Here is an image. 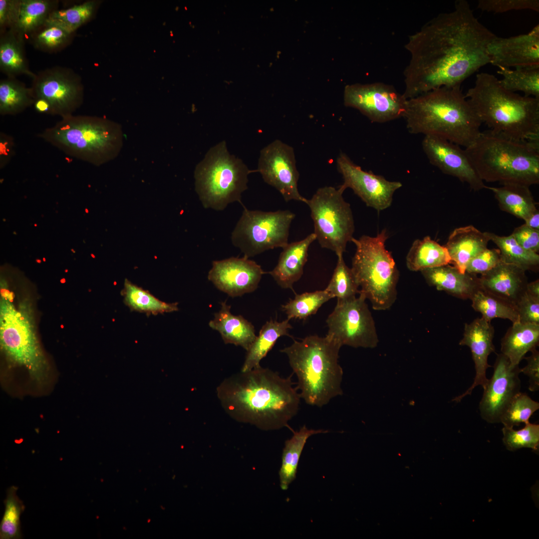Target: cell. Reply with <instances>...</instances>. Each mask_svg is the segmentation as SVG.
<instances>
[{"instance_id":"obj_49","label":"cell","mask_w":539,"mask_h":539,"mask_svg":"<svg viewBox=\"0 0 539 539\" xmlns=\"http://www.w3.org/2000/svg\"><path fill=\"white\" fill-rule=\"evenodd\" d=\"M515 306L520 322L539 324V298L531 295L525 290Z\"/></svg>"},{"instance_id":"obj_57","label":"cell","mask_w":539,"mask_h":539,"mask_svg":"<svg viewBox=\"0 0 539 539\" xmlns=\"http://www.w3.org/2000/svg\"><path fill=\"white\" fill-rule=\"evenodd\" d=\"M71 251H72V252L73 253H75V251H74V250H73V249H71Z\"/></svg>"},{"instance_id":"obj_6","label":"cell","mask_w":539,"mask_h":539,"mask_svg":"<svg viewBox=\"0 0 539 539\" xmlns=\"http://www.w3.org/2000/svg\"><path fill=\"white\" fill-rule=\"evenodd\" d=\"M465 150L483 182L529 187L539 183V144L514 140L489 130L481 132Z\"/></svg>"},{"instance_id":"obj_37","label":"cell","mask_w":539,"mask_h":539,"mask_svg":"<svg viewBox=\"0 0 539 539\" xmlns=\"http://www.w3.org/2000/svg\"><path fill=\"white\" fill-rule=\"evenodd\" d=\"M472 307L480 313L486 320L500 318L510 320L512 323L519 321L515 305L498 297L480 287L472 294Z\"/></svg>"},{"instance_id":"obj_31","label":"cell","mask_w":539,"mask_h":539,"mask_svg":"<svg viewBox=\"0 0 539 539\" xmlns=\"http://www.w3.org/2000/svg\"><path fill=\"white\" fill-rule=\"evenodd\" d=\"M486 189L493 192L502 210L524 221L537 210L529 186L510 184Z\"/></svg>"},{"instance_id":"obj_40","label":"cell","mask_w":539,"mask_h":539,"mask_svg":"<svg viewBox=\"0 0 539 539\" xmlns=\"http://www.w3.org/2000/svg\"><path fill=\"white\" fill-rule=\"evenodd\" d=\"M99 3L98 0H88L67 8L56 9L49 14L46 21L74 33L94 16Z\"/></svg>"},{"instance_id":"obj_43","label":"cell","mask_w":539,"mask_h":539,"mask_svg":"<svg viewBox=\"0 0 539 539\" xmlns=\"http://www.w3.org/2000/svg\"><path fill=\"white\" fill-rule=\"evenodd\" d=\"M74 34L54 24L45 21L29 36L34 47L50 53L58 51L66 47L71 42Z\"/></svg>"},{"instance_id":"obj_45","label":"cell","mask_w":539,"mask_h":539,"mask_svg":"<svg viewBox=\"0 0 539 539\" xmlns=\"http://www.w3.org/2000/svg\"><path fill=\"white\" fill-rule=\"evenodd\" d=\"M539 409V403L527 394L521 391L511 401L501 419L504 427L513 428L521 423L529 422L532 415Z\"/></svg>"},{"instance_id":"obj_52","label":"cell","mask_w":539,"mask_h":539,"mask_svg":"<svg viewBox=\"0 0 539 539\" xmlns=\"http://www.w3.org/2000/svg\"><path fill=\"white\" fill-rule=\"evenodd\" d=\"M531 352L530 356L524 358L527 364L520 371L529 378V390L536 392L539 390V352L535 349Z\"/></svg>"},{"instance_id":"obj_28","label":"cell","mask_w":539,"mask_h":539,"mask_svg":"<svg viewBox=\"0 0 539 539\" xmlns=\"http://www.w3.org/2000/svg\"><path fill=\"white\" fill-rule=\"evenodd\" d=\"M0 68L8 77L24 74L33 78L24 48V35L15 28L0 33Z\"/></svg>"},{"instance_id":"obj_15","label":"cell","mask_w":539,"mask_h":539,"mask_svg":"<svg viewBox=\"0 0 539 539\" xmlns=\"http://www.w3.org/2000/svg\"><path fill=\"white\" fill-rule=\"evenodd\" d=\"M31 88L34 98L49 103L52 115L62 118L73 114L83 103L81 78L68 68L55 66L40 71L32 78Z\"/></svg>"},{"instance_id":"obj_26","label":"cell","mask_w":539,"mask_h":539,"mask_svg":"<svg viewBox=\"0 0 539 539\" xmlns=\"http://www.w3.org/2000/svg\"><path fill=\"white\" fill-rule=\"evenodd\" d=\"M490 239L472 225L455 229L450 234L445 246L451 264L461 272H466L467 265L474 257L487 248Z\"/></svg>"},{"instance_id":"obj_2","label":"cell","mask_w":539,"mask_h":539,"mask_svg":"<svg viewBox=\"0 0 539 539\" xmlns=\"http://www.w3.org/2000/svg\"><path fill=\"white\" fill-rule=\"evenodd\" d=\"M217 394L232 418L266 431L288 427L301 399L291 376L283 378L261 366L226 378L217 388Z\"/></svg>"},{"instance_id":"obj_44","label":"cell","mask_w":539,"mask_h":539,"mask_svg":"<svg viewBox=\"0 0 539 539\" xmlns=\"http://www.w3.org/2000/svg\"><path fill=\"white\" fill-rule=\"evenodd\" d=\"M343 255L337 256V263L332 277L325 290L337 300L352 298L359 294V286L351 268L348 267Z\"/></svg>"},{"instance_id":"obj_47","label":"cell","mask_w":539,"mask_h":539,"mask_svg":"<svg viewBox=\"0 0 539 539\" xmlns=\"http://www.w3.org/2000/svg\"><path fill=\"white\" fill-rule=\"evenodd\" d=\"M477 7L483 10L502 13L513 10L539 11V0H479Z\"/></svg>"},{"instance_id":"obj_53","label":"cell","mask_w":539,"mask_h":539,"mask_svg":"<svg viewBox=\"0 0 539 539\" xmlns=\"http://www.w3.org/2000/svg\"><path fill=\"white\" fill-rule=\"evenodd\" d=\"M14 153V139L3 132L0 134V166L4 167L8 163Z\"/></svg>"},{"instance_id":"obj_16","label":"cell","mask_w":539,"mask_h":539,"mask_svg":"<svg viewBox=\"0 0 539 539\" xmlns=\"http://www.w3.org/2000/svg\"><path fill=\"white\" fill-rule=\"evenodd\" d=\"M256 170L265 182L280 193L285 202L294 200L306 204L307 199L298 191L299 174L291 146L278 139L270 143L261 150Z\"/></svg>"},{"instance_id":"obj_10","label":"cell","mask_w":539,"mask_h":539,"mask_svg":"<svg viewBox=\"0 0 539 539\" xmlns=\"http://www.w3.org/2000/svg\"><path fill=\"white\" fill-rule=\"evenodd\" d=\"M253 172L256 170L230 153L225 141L211 147L194 171L195 190L203 207L222 211L235 202L242 204V194Z\"/></svg>"},{"instance_id":"obj_34","label":"cell","mask_w":539,"mask_h":539,"mask_svg":"<svg viewBox=\"0 0 539 539\" xmlns=\"http://www.w3.org/2000/svg\"><path fill=\"white\" fill-rule=\"evenodd\" d=\"M121 293L124 303L131 311L156 315L179 310L177 302L163 301L127 279L125 280Z\"/></svg>"},{"instance_id":"obj_17","label":"cell","mask_w":539,"mask_h":539,"mask_svg":"<svg viewBox=\"0 0 539 539\" xmlns=\"http://www.w3.org/2000/svg\"><path fill=\"white\" fill-rule=\"evenodd\" d=\"M336 166L343 179L339 188L343 191L351 189L367 206L378 211L391 205L394 193L402 186L400 182L390 181L381 175L362 170L343 152L337 158Z\"/></svg>"},{"instance_id":"obj_22","label":"cell","mask_w":539,"mask_h":539,"mask_svg":"<svg viewBox=\"0 0 539 539\" xmlns=\"http://www.w3.org/2000/svg\"><path fill=\"white\" fill-rule=\"evenodd\" d=\"M494 329L488 321L483 317L477 318L470 323H465L463 338L459 345L468 346L471 351L475 364L476 374L473 384L465 392L455 397L453 401L459 402L467 395L472 394L474 389L481 386L486 387L489 379L486 376L489 356L495 351L493 344Z\"/></svg>"},{"instance_id":"obj_23","label":"cell","mask_w":539,"mask_h":539,"mask_svg":"<svg viewBox=\"0 0 539 539\" xmlns=\"http://www.w3.org/2000/svg\"><path fill=\"white\" fill-rule=\"evenodd\" d=\"M526 271L503 262L479 277L480 288L514 305L526 290Z\"/></svg>"},{"instance_id":"obj_46","label":"cell","mask_w":539,"mask_h":539,"mask_svg":"<svg viewBox=\"0 0 539 539\" xmlns=\"http://www.w3.org/2000/svg\"><path fill=\"white\" fill-rule=\"evenodd\" d=\"M503 442L506 449L515 451L523 448H531L537 451L539 446V425L528 422L522 429L515 430L513 428L504 427L502 429Z\"/></svg>"},{"instance_id":"obj_27","label":"cell","mask_w":539,"mask_h":539,"mask_svg":"<svg viewBox=\"0 0 539 539\" xmlns=\"http://www.w3.org/2000/svg\"><path fill=\"white\" fill-rule=\"evenodd\" d=\"M226 301L221 302L220 310L210 321V327L221 334L225 344L240 346L247 350L257 337L254 326L242 316L231 311Z\"/></svg>"},{"instance_id":"obj_55","label":"cell","mask_w":539,"mask_h":539,"mask_svg":"<svg viewBox=\"0 0 539 539\" xmlns=\"http://www.w3.org/2000/svg\"><path fill=\"white\" fill-rule=\"evenodd\" d=\"M527 226L529 227L539 231V212L537 209L532 213L525 221Z\"/></svg>"},{"instance_id":"obj_30","label":"cell","mask_w":539,"mask_h":539,"mask_svg":"<svg viewBox=\"0 0 539 539\" xmlns=\"http://www.w3.org/2000/svg\"><path fill=\"white\" fill-rule=\"evenodd\" d=\"M287 318L281 322L270 319L262 326L259 335L247 350V354L241 371L245 372L261 366V361L272 348L281 336H290L288 331L292 328Z\"/></svg>"},{"instance_id":"obj_8","label":"cell","mask_w":539,"mask_h":539,"mask_svg":"<svg viewBox=\"0 0 539 539\" xmlns=\"http://www.w3.org/2000/svg\"><path fill=\"white\" fill-rule=\"evenodd\" d=\"M389 236L383 229L375 237L363 235L351 240L356 247L351 270L359 293L368 299L373 309H389L397 299L399 273L391 255L385 247Z\"/></svg>"},{"instance_id":"obj_24","label":"cell","mask_w":539,"mask_h":539,"mask_svg":"<svg viewBox=\"0 0 539 539\" xmlns=\"http://www.w3.org/2000/svg\"><path fill=\"white\" fill-rule=\"evenodd\" d=\"M316 240L313 233L300 241L288 243L282 248L276 266L266 273L270 274L281 288L293 289V284L303 274L309 248Z\"/></svg>"},{"instance_id":"obj_20","label":"cell","mask_w":539,"mask_h":539,"mask_svg":"<svg viewBox=\"0 0 539 539\" xmlns=\"http://www.w3.org/2000/svg\"><path fill=\"white\" fill-rule=\"evenodd\" d=\"M266 273L255 262L244 257L214 261L208 279L220 290L231 297L252 292Z\"/></svg>"},{"instance_id":"obj_21","label":"cell","mask_w":539,"mask_h":539,"mask_svg":"<svg viewBox=\"0 0 539 539\" xmlns=\"http://www.w3.org/2000/svg\"><path fill=\"white\" fill-rule=\"evenodd\" d=\"M487 51L490 63L498 67L539 66V25L526 34L509 37L496 36Z\"/></svg>"},{"instance_id":"obj_38","label":"cell","mask_w":539,"mask_h":539,"mask_svg":"<svg viewBox=\"0 0 539 539\" xmlns=\"http://www.w3.org/2000/svg\"><path fill=\"white\" fill-rule=\"evenodd\" d=\"M498 68L497 72L503 76L499 82L505 89L513 92L521 91L526 96L539 99V66Z\"/></svg>"},{"instance_id":"obj_48","label":"cell","mask_w":539,"mask_h":539,"mask_svg":"<svg viewBox=\"0 0 539 539\" xmlns=\"http://www.w3.org/2000/svg\"><path fill=\"white\" fill-rule=\"evenodd\" d=\"M501 262V254L499 249L487 248L470 261L467 265L466 272L475 275H482L492 270Z\"/></svg>"},{"instance_id":"obj_9","label":"cell","mask_w":539,"mask_h":539,"mask_svg":"<svg viewBox=\"0 0 539 539\" xmlns=\"http://www.w3.org/2000/svg\"><path fill=\"white\" fill-rule=\"evenodd\" d=\"M13 295L1 289L0 299V341L7 359L13 364L24 367L38 382L46 377L47 363L40 347L30 301H20L16 307Z\"/></svg>"},{"instance_id":"obj_14","label":"cell","mask_w":539,"mask_h":539,"mask_svg":"<svg viewBox=\"0 0 539 539\" xmlns=\"http://www.w3.org/2000/svg\"><path fill=\"white\" fill-rule=\"evenodd\" d=\"M343 102L346 107L359 110L371 122L381 123L403 117L407 99L393 86L379 82L346 85Z\"/></svg>"},{"instance_id":"obj_12","label":"cell","mask_w":539,"mask_h":539,"mask_svg":"<svg viewBox=\"0 0 539 539\" xmlns=\"http://www.w3.org/2000/svg\"><path fill=\"white\" fill-rule=\"evenodd\" d=\"M295 215L289 210L265 212L244 207L231 234L233 245L247 258L288 243L290 226Z\"/></svg>"},{"instance_id":"obj_11","label":"cell","mask_w":539,"mask_h":539,"mask_svg":"<svg viewBox=\"0 0 539 539\" xmlns=\"http://www.w3.org/2000/svg\"><path fill=\"white\" fill-rule=\"evenodd\" d=\"M339 187L319 188L306 204L313 222L314 232L321 248L343 255L351 242L355 226L350 204L344 199Z\"/></svg>"},{"instance_id":"obj_19","label":"cell","mask_w":539,"mask_h":539,"mask_svg":"<svg viewBox=\"0 0 539 539\" xmlns=\"http://www.w3.org/2000/svg\"><path fill=\"white\" fill-rule=\"evenodd\" d=\"M422 145L430 163L443 173L466 183L475 191L486 189L465 150L460 146L433 136H425Z\"/></svg>"},{"instance_id":"obj_36","label":"cell","mask_w":539,"mask_h":539,"mask_svg":"<svg viewBox=\"0 0 539 539\" xmlns=\"http://www.w3.org/2000/svg\"><path fill=\"white\" fill-rule=\"evenodd\" d=\"M490 239L498 247L501 261L515 265L524 270L537 271L539 269V255L521 246L511 234L500 236L486 232Z\"/></svg>"},{"instance_id":"obj_42","label":"cell","mask_w":539,"mask_h":539,"mask_svg":"<svg viewBox=\"0 0 539 539\" xmlns=\"http://www.w3.org/2000/svg\"><path fill=\"white\" fill-rule=\"evenodd\" d=\"M18 488L9 487L4 501L5 511L0 524V539H19L22 538L20 517L25 509L23 502L16 495Z\"/></svg>"},{"instance_id":"obj_5","label":"cell","mask_w":539,"mask_h":539,"mask_svg":"<svg viewBox=\"0 0 539 539\" xmlns=\"http://www.w3.org/2000/svg\"><path fill=\"white\" fill-rule=\"evenodd\" d=\"M341 346L327 336L293 340L280 351L285 354L297 378L300 396L309 405L322 407L343 393V370L338 362Z\"/></svg>"},{"instance_id":"obj_7","label":"cell","mask_w":539,"mask_h":539,"mask_svg":"<svg viewBox=\"0 0 539 539\" xmlns=\"http://www.w3.org/2000/svg\"><path fill=\"white\" fill-rule=\"evenodd\" d=\"M38 136L65 155L95 166L115 159L123 144L119 123L93 116L62 117Z\"/></svg>"},{"instance_id":"obj_54","label":"cell","mask_w":539,"mask_h":539,"mask_svg":"<svg viewBox=\"0 0 539 539\" xmlns=\"http://www.w3.org/2000/svg\"><path fill=\"white\" fill-rule=\"evenodd\" d=\"M33 105L35 110L38 113L52 115L51 107L45 100L40 98H35Z\"/></svg>"},{"instance_id":"obj_35","label":"cell","mask_w":539,"mask_h":539,"mask_svg":"<svg viewBox=\"0 0 539 539\" xmlns=\"http://www.w3.org/2000/svg\"><path fill=\"white\" fill-rule=\"evenodd\" d=\"M34 96L31 87L14 78L0 81V114L14 115L33 105Z\"/></svg>"},{"instance_id":"obj_32","label":"cell","mask_w":539,"mask_h":539,"mask_svg":"<svg viewBox=\"0 0 539 539\" xmlns=\"http://www.w3.org/2000/svg\"><path fill=\"white\" fill-rule=\"evenodd\" d=\"M407 268L412 271L438 267L451 264L447 249L429 236L416 240L406 259Z\"/></svg>"},{"instance_id":"obj_29","label":"cell","mask_w":539,"mask_h":539,"mask_svg":"<svg viewBox=\"0 0 539 539\" xmlns=\"http://www.w3.org/2000/svg\"><path fill=\"white\" fill-rule=\"evenodd\" d=\"M539 343V324L513 323L501 342V353L513 366L519 365L527 352L536 349Z\"/></svg>"},{"instance_id":"obj_58","label":"cell","mask_w":539,"mask_h":539,"mask_svg":"<svg viewBox=\"0 0 539 539\" xmlns=\"http://www.w3.org/2000/svg\"><path fill=\"white\" fill-rule=\"evenodd\" d=\"M86 211V212L87 213V212H88V211H87V209H85V211Z\"/></svg>"},{"instance_id":"obj_50","label":"cell","mask_w":539,"mask_h":539,"mask_svg":"<svg viewBox=\"0 0 539 539\" xmlns=\"http://www.w3.org/2000/svg\"><path fill=\"white\" fill-rule=\"evenodd\" d=\"M21 3V0H0V33L16 27Z\"/></svg>"},{"instance_id":"obj_51","label":"cell","mask_w":539,"mask_h":539,"mask_svg":"<svg viewBox=\"0 0 539 539\" xmlns=\"http://www.w3.org/2000/svg\"><path fill=\"white\" fill-rule=\"evenodd\" d=\"M517 242L525 249L537 253L539 251V231L526 224L516 228L512 234Z\"/></svg>"},{"instance_id":"obj_39","label":"cell","mask_w":539,"mask_h":539,"mask_svg":"<svg viewBox=\"0 0 539 539\" xmlns=\"http://www.w3.org/2000/svg\"><path fill=\"white\" fill-rule=\"evenodd\" d=\"M58 3L53 0H21L19 18L15 29L24 36L30 35L57 9Z\"/></svg>"},{"instance_id":"obj_18","label":"cell","mask_w":539,"mask_h":539,"mask_svg":"<svg viewBox=\"0 0 539 539\" xmlns=\"http://www.w3.org/2000/svg\"><path fill=\"white\" fill-rule=\"evenodd\" d=\"M519 365L513 366L507 357L498 354L493 374L479 403L481 418L489 423H500L501 418L514 397L521 391Z\"/></svg>"},{"instance_id":"obj_56","label":"cell","mask_w":539,"mask_h":539,"mask_svg":"<svg viewBox=\"0 0 539 539\" xmlns=\"http://www.w3.org/2000/svg\"><path fill=\"white\" fill-rule=\"evenodd\" d=\"M526 291L534 297L539 298V280L528 282Z\"/></svg>"},{"instance_id":"obj_33","label":"cell","mask_w":539,"mask_h":539,"mask_svg":"<svg viewBox=\"0 0 539 539\" xmlns=\"http://www.w3.org/2000/svg\"><path fill=\"white\" fill-rule=\"evenodd\" d=\"M327 432L323 429H308L304 425L298 431L294 432L289 439L286 440L279 471L280 487L282 490H286L296 478L300 457L307 439L313 435Z\"/></svg>"},{"instance_id":"obj_1","label":"cell","mask_w":539,"mask_h":539,"mask_svg":"<svg viewBox=\"0 0 539 539\" xmlns=\"http://www.w3.org/2000/svg\"><path fill=\"white\" fill-rule=\"evenodd\" d=\"M496 35L480 22L466 0L441 13L409 35L404 47L409 62L404 71L406 99L441 87L461 86L490 63L487 47Z\"/></svg>"},{"instance_id":"obj_13","label":"cell","mask_w":539,"mask_h":539,"mask_svg":"<svg viewBox=\"0 0 539 539\" xmlns=\"http://www.w3.org/2000/svg\"><path fill=\"white\" fill-rule=\"evenodd\" d=\"M366 298L362 294L344 300H337L326 320V335L341 346L373 348L379 339L375 323Z\"/></svg>"},{"instance_id":"obj_41","label":"cell","mask_w":539,"mask_h":539,"mask_svg":"<svg viewBox=\"0 0 539 539\" xmlns=\"http://www.w3.org/2000/svg\"><path fill=\"white\" fill-rule=\"evenodd\" d=\"M333 296L325 289L296 294L285 304L281 309L289 320L293 318L305 320L315 314L322 304Z\"/></svg>"},{"instance_id":"obj_3","label":"cell","mask_w":539,"mask_h":539,"mask_svg":"<svg viewBox=\"0 0 539 539\" xmlns=\"http://www.w3.org/2000/svg\"><path fill=\"white\" fill-rule=\"evenodd\" d=\"M403 118L411 134L439 137L465 148L482 132L461 86L441 87L407 99Z\"/></svg>"},{"instance_id":"obj_4","label":"cell","mask_w":539,"mask_h":539,"mask_svg":"<svg viewBox=\"0 0 539 539\" xmlns=\"http://www.w3.org/2000/svg\"><path fill=\"white\" fill-rule=\"evenodd\" d=\"M481 123L514 140L539 144V99L505 89L495 75L477 74L466 94Z\"/></svg>"},{"instance_id":"obj_25","label":"cell","mask_w":539,"mask_h":539,"mask_svg":"<svg viewBox=\"0 0 539 539\" xmlns=\"http://www.w3.org/2000/svg\"><path fill=\"white\" fill-rule=\"evenodd\" d=\"M421 272L429 285L462 299H470L480 287L476 275L462 273L449 265L425 269Z\"/></svg>"}]
</instances>
